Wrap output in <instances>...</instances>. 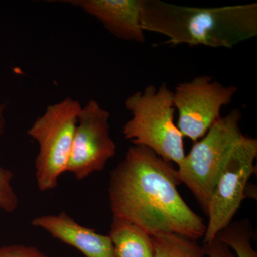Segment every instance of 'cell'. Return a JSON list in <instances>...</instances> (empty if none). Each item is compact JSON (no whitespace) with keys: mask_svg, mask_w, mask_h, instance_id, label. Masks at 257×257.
I'll return each mask as SVG.
<instances>
[{"mask_svg":"<svg viewBox=\"0 0 257 257\" xmlns=\"http://www.w3.org/2000/svg\"><path fill=\"white\" fill-rule=\"evenodd\" d=\"M241 116L238 109L221 116L202 138L194 143L177 169L181 183L194 194L206 215L225 164L242 136L239 126Z\"/></svg>","mask_w":257,"mask_h":257,"instance_id":"4","label":"cell"},{"mask_svg":"<svg viewBox=\"0 0 257 257\" xmlns=\"http://www.w3.org/2000/svg\"><path fill=\"white\" fill-rule=\"evenodd\" d=\"M60 241L75 248L86 257H116L109 235L79 224L66 212L37 216L32 221Z\"/></svg>","mask_w":257,"mask_h":257,"instance_id":"10","label":"cell"},{"mask_svg":"<svg viewBox=\"0 0 257 257\" xmlns=\"http://www.w3.org/2000/svg\"><path fill=\"white\" fill-rule=\"evenodd\" d=\"M235 86H225L211 76L201 75L179 83L173 92L178 113L177 126L183 138L196 143L221 117V109L233 100Z\"/></svg>","mask_w":257,"mask_h":257,"instance_id":"7","label":"cell"},{"mask_svg":"<svg viewBox=\"0 0 257 257\" xmlns=\"http://www.w3.org/2000/svg\"><path fill=\"white\" fill-rule=\"evenodd\" d=\"M253 230L247 219L231 221L216 235V239L234 250L236 257H257L251 246Z\"/></svg>","mask_w":257,"mask_h":257,"instance_id":"13","label":"cell"},{"mask_svg":"<svg viewBox=\"0 0 257 257\" xmlns=\"http://www.w3.org/2000/svg\"><path fill=\"white\" fill-rule=\"evenodd\" d=\"M81 108L79 101L64 98L47 106L28 130L29 136L39 145L35 177L41 192L56 188L60 176L67 172Z\"/></svg>","mask_w":257,"mask_h":257,"instance_id":"5","label":"cell"},{"mask_svg":"<svg viewBox=\"0 0 257 257\" xmlns=\"http://www.w3.org/2000/svg\"><path fill=\"white\" fill-rule=\"evenodd\" d=\"M109 118V111L94 99L82 106L67 166V172L77 180L104 170L108 161L116 154Z\"/></svg>","mask_w":257,"mask_h":257,"instance_id":"8","label":"cell"},{"mask_svg":"<svg viewBox=\"0 0 257 257\" xmlns=\"http://www.w3.org/2000/svg\"><path fill=\"white\" fill-rule=\"evenodd\" d=\"M179 184L172 163L146 147L133 145L110 174L113 216L131 221L151 236L170 233L197 241L204 237L207 225L184 202Z\"/></svg>","mask_w":257,"mask_h":257,"instance_id":"1","label":"cell"},{"mask_svg":"<svg viewBox=\"0 0 257 257\" xmlns=\"http://www.w3.org/2000/svg\"><path fill=\"white\" fill-rule=\"evenodd\" d=\"M155 257H207L197 240L170 233L152 235Z\"/></svg>","mask_w":257,"mask_h":257,"instance_id":"12","label":"cell"},{"mask_svg":"<svg viewBox=\"0 0 257 257\" xmlns=\"http://www.w3.org/2000/svg\"><path fill=\"white\" fill-rule=\"evenodd\" d=\"M202 247L207 257H236L227 245L216 238L210 242L204 243Z\"/></svg>","mask_w":257,"mask_h":257,"instance_id":"16","label":"cell"},{"mask_svg":"<svg viewBox=\"0 0 257 257\" xmlns=\"http://www.w3.org/2000/svg\"><path fill=\"white\" fill-rule=\"evenodd\" d=\"M96 19L111 35L126 41L143 43V0H73L69 1Z\"/></svg>","mask_w":257,"mask_h":257,"instance_id":"9","label":"cell"},{"mask_svg":"<svg viewBox=\"0 0 257 257\" xmlns=\"http://www.w3.org/2000/svg\"><path fill=\"white\" fill-rule=\"evenodd\" d=\"M256 139L242 135L230 154L211 194L204 243L215 239L218 233L232 221L246 198L245 190L248 180L256 173Z\"/></svg>","mask_w":257,"mask_h":257,"instance_id":"6","label":"cell"},{"mask_svg":"<svg viewBox=\"0 0 257 257\" xmlns=\"http://www.w3.org/2000/svg\"><path fill=\"white\" fill-rule=\"evenodd\" d=\"M125 107L132 115L123 127L125 139L179 167L186 154L183 136L175 123L173 91L165 82L158 88L150 84L128 96Z\"/></svg>","mask_w":257,"mask_h":257,"instance_id":"3","label":"cell"},{"mask_svg":"<svg viewBox=\"0 0 257 257\" xmlns=\"http://www.w3.org/2000/svg\"><path fill=\"white\" fill-rule=\"evenodd\" d=\"M142 26L169 45L231 49L257 35V3L194 8L143 0Z\"/></svg>","mask_w":257,"mask_h":257,"instance_id":"2","label":"cell"},{"mask_svg":"<svg viewBox=\"0 0 257 257\" xmlns=\"http://www.w3.org/2000/svg\"><path fill=\"white\" fill-rule=\"evenodd\" d=\"M0 257H50L33 246L11 244L0 247Z\"/></svg>","mask_w":257,"mask_h":257,"instance_id":"15","label":"cell"},{"mask_svg":"<svg viewBox=\"0 0 257 257\" xmlns=\"http://www.w3.org/2000/svg\"><path fill=\"white\" fill-rule=\"evenodd\" d=\"M6 107V104H0V136L4 133ZM13 177L11 171L0 166V209L5 212H13L18 207V197L11 184Z\"/></svg>","mask_w":257,"mask_h":257,"instance_id":"14","label":"cell"},{"mask_svg":"<svg viewBox=\"0 0 257 257\" xmlns=\"http://www.w3.org/2000/svg\"><path fill=\"white\" fill-rule=\"evenodd\" d=\"M109 236L116 257H155L152 236L131 221L113 216Z\"/></svg>","mask_w":257,"mask_h":257,"instance_id":"11","label":"cell"}]
</instances>
